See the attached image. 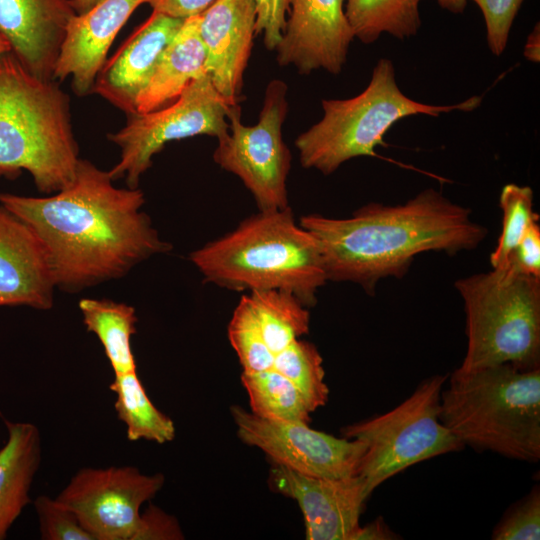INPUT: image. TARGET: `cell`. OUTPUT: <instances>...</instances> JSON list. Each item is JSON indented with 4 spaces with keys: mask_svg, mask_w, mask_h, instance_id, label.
<instances>
[{
    "mask_svg": "<svg viewBox=\"0 0 540 540\" xmlns=\"http://www.w3.org/2000/svg\"><path fill=\"white\" fill-rule=\"evenodd\" d=\"M113 182L108 171L80 158L73 181L51 196L0 193V204L41 240L56 288L64 292L122 278L172 249L142 211V190Z\"/></svg>",
    "mask_w": 540,
    "mask_h": 540,
    "instance_id": "cell-1",
    "label": "cell"
},
{
    "mask_svg": "<svg viewBox=\"0 0 540 540\" xmlns=\"http://www.w3.org/2000/svg\"><path fill=\"white\" fill-rule=\"evenodd\" d=\"M299 225L317 240L327 281L353 282L369 295L381 279L402 278L415 256L470 251L488 234L469 208L433 188L404 204H366L348 218L304 215Z\"/></svg>",
    "mask_w": 540,
    "mask_h": 540,
    "instance_id": "cell-2",
    "label": "cell"
},
{
    "mask_svg": "<svg viewBox=\"0 0 540 540\" xmlns=\"http://www.w3.org/2000/svg\"><path fill=\"white\" fill-rule=\"evenodd\" d=\"M189 259L205 282L234 291L285 290L308 308L327 282L319 244L290 207L259 211Z\"/></svg>",
    "mask_w": 540,
    "mask_h": 540,
    "instance_id": "cell-3",
    "label": "cell"
},
{
    "mask_svg": "<svg viewBox=\"0 0 540 540\" xmlns=\"http://www.w3.org/2000/svg\"><path fill=\"white\" fill-rule=\"evenodd\" d=\"M79 159L69 95L11 52L0 54V176L25 170L39 192L56 193L73 181Z\"/></svg>",
    "mask_w": 540,
    "mask_h": 540,
    "instance_id": "cell-4",
    "label": "cell"
},
{
    "mask_svg": "<svg viewBox=\"0 0 540 540\" xmlns=\"http://www.w3.org/2000/svg\"><path fill=\"white\" fill-rule=\"evenodd\" d=\"M440 419L464 445L510 459H540V368L511 364L455 369L442 389Z\"/></svg>",
    "mask_w": 540,
    "mask_h": 540,
    "instance_id": "cell-5",
    "label": "cell"
},
{
    "mask_svg": "<svg viewBox=\"0 0 540 540\" xmlns=\"http://www.w3.org/2000/svg\"><path fill=\"white\" fill-rule=\"evenodd\" d=\"M481 101V96L453 105L415 101L398 87L393 63L382 58L360 94L349 99L322 100V119L295 141L300 164L330 175L350 159L378 157L375 148L386 146L385 134L400 119L417 114L438 117L455 110L472 111Z\"/></svg>",
    "mask_w": 540,
    "mask_h": 540,
    "instance_id": "cell-6",
    "label": "cell"
},
{
    "mask_svg": "<svg viewBox=\"0 0 540 540\" xmlns=\"http://www.w3.org/2000/svg\"><path fill=\"white\" fill-rule=\"evenodd\" d=\"M464 305L463 371L511 364L540 368V278L492 270L455 282Z\"/></svg>",
    "mask_w": 540,
    "mask_h": 540,
    "instance_id": "cell-7",
    "label": "cell"
},
{
    "mask_svg": "<svg viewBox=\"0 0 540 540\" xmlns=\"http://www.w3.org/2000/svg\"><path fill=\"white\" fill-rule=\"evenodd\" d=\"M446 380L445 375L430 376L392 410L342 429L343 437L366 446L358 475L370 494L414 464L464 448L440 419Z\"/></svg>",
    "mask_w": 540,
    "mask_h": 540,
    "instance_id": "cell-8",
    "label": "cell"
},
{
    "mask_svg": "<svg viewBox=\"0 0 540 540\" xmlns=\"http://www.w3.org/2000/svg\"><path fill=\"white\" fill-rule=\"evenodd\" d=\"M287 84L279 79L266 87L259 120L254 126L241 122L239 104L228 112L229 131L218 139L213 160L233 173L252 194L259 211L289 207L287 177L291 153L282 138L288 112Z\"/></svg>",
    "mask_w": 540,
    "mask_h": 540,
    "instance_id": "cell-9",
    "label": "cell"
},
{
    "mask_svg": "<svg viewBox=\"0 0 540 540\" xmlns=\"http://www.w3.org/2000/svg\"><path fill=\"white\" fill-rule=\"evenodd\" d=\"M229 105L204 72L171 104L160 109L127 115L126 125L107 138L120 148V159L109 175L125 178L127 187L138 188L141 176L152 166L153 156L176 140L209 135L217 140L229 131Z\"/></svg>",
    "mask_w": 540,
    "mask_h": 540,
    "instance_id": "cell-10",
    "label": "cell"
},
{
    "mask_svg": "<svg viewBox=\"0 0 540 540\" xmlns=\"http://www.w3.org/2000/svg\"><path fill=\"white\" fill-rule=\"evenodd\" d=\"M161 473L133 466L82 468L55 498L71 509L94 540H135L140 507L163 487Z\"/></svg>",
    "mask_w": 540,
    "mask_h": 540,
    "instance_id": "cell-11",
    "label": "cell"
},
{
    "mask_svg": "<svg viewBox=\"0 0 540 540\" xmlns=\"http://www.w3.org/2000/svg\"><path fill=\"white\" fill-rule=\"evenodd\" d=\"M231 415L239 439L262 450L273 463L297 473L322 478L358 474L365 444L312 429L306 423L260 418L240 406Z\"/></svg>",
    "mask_w": 540,
    "mask_h": 540,
    "instance_id": "cell-12",
    "label": "cell"
},
{
    "mask_svg": "<svg viewBox=\"0 0 540 540\" xmlns=\"http://www.w3.org/2000/svg\"><path fill=\"white\" fill-rule=\"evenodd\" d=\"M270 486L294 499L304 518L307 540H352L371 495L360 475L312 477L271 462Z\"/></svg>",
    "mask_w": 540,
    "mask_h": 540,
    "instance_id": "cell-13",
    "label": "cell"
},
{
    "mask_svg": "<svg viewBox=\"0 0 540 540\" xmlns=\"http://www.w3.org/2000/svg\"><path fill=\"white\" fill-rule=\"evenodd\" d=\"M345 0H290L289 17L275 48L280 66L294 65L308 75L343 69L354 34L345 16Z\"/></svg>",
    "mask_w": 540,
    "mask_h": 540,
    "instance_id": "cell-14",
    "label": "cell"
},
{
    "mask_svg": "<svg viewBox=\"0 0 540 540\" xmlns=\"http://www.w3.org/2000/svg\"><path fill=\"white\" fill-rule=\"evenodd\" d=\"M198 28L206 52L205 72L229 105L239 104L256 35L255 0H216L199 14Z\"/></svg>",
    "mask_w": 540,
    "mask_h": 540,
    "instance_id": "cell-15",
    "label": "cell"
},
{
    "mask_svg": "<svg viewBox=\"0 0 540 540\" xmlns=\"http://www.w3.org/2000/svg\"><path fill=\"white\" fill-rule=\"evenodd\" d=\"M76 15L70 0H0V36L32 75H53L66 28Z\"/></svg>",
    "mask_w": 540,
    "mask_h": 540,
    "instance_id": "cell-16",
    "label": "cell"
},
{
    "mask_svg": "<svg viewBox=\"0 0 540 540\" xmlns=\"http://www.w3.org/2000/svg\"><path fill=\"white\" fill-rule=\"evenodd\" d=\"M55 288L41 240L28 224L0 204V307L49 310Z\"/></svg>",
    "mask_w": 540,
    "mask_h": 540,
    "instance_id": "cell-17",
    "label": "cell"
},
{
    "mask_svg": "<svg viewBox=\"0 0 540 540\" xmlns=\"http://www.w3.org/2000/svg\"><path fill=\"white\" fill-rule=\"evenodd\" d=\"M185 19L153 11L102 66L94 82L95 93L126 115L136 113L137 99L156 63Z\"/></svg>",
    "mask_w": 540,
    "mask_h": 540,
    "instance_id": "cell-18",
    "label": "cell"
},
{
    "mask_svg": "<svg viewBox=\"0 0 540 540\" xmlns=\"http://www.w3.org/2000/svg\"><path fill=\"white\" fill-rule=\"evenodd\" d=\"M141 4L144 0H101L87 12L76 14L66 28L53 79L71 76L75 94L92 93L115 37Z\"/></svg>",
    "mask_w": 540,
    "mask_h": 540,
    "instance_id": "cell-19",
    "label": "cell"
},
{
    "mask_svg": "<svg viewBox=\"0 0 540 540\" xmlns=\"http://www.w3.org/2000/svg\"><path fill=\"white\" fill-rule=\"evenodd\" d=\"M199 15L186 18L161 53L153 73L140 93L136 113H146L175 101L205 72L206 52L199 34Z\"/></svg>",
    "mask_w": 540,
    "mask_h": 540,
    "instance_id": "cell-20",
    "label": "cell"
},
{
    "mask_svg": "<svg viewBox=\"0 0 540 540\" xmlns=\"http://www.w3.org/2000/svg\"><path fill=\"white\" fill-rule=\"evenodd\" d=\"M8 439L0 449V540L31 503L30 488L41 461V437L36 425L8 422Z\"/></svg>",
    "mask_w": 540,
    "mask_h": 540,
    "instance_id": "cell-21",
    "label": "cell"
},
{
    "mask_svg": "<svg viewBox=\"0 0 540 540\" xmlns=\"http://www.w3.org/2000/svg\"><path fill=\"white\" fill-rule=\"evenodd\" d=\"M88 332L101 342L114 374L136 371L131 338L136 333L135 308L110 299L82 298L78 302Z\"/></svg>",
    "mask_w": 540,
    "mask_h": 540,
    "instance_id": "cell-22",
    "label": "cell"
},
{
    "mask_svg": "<svg viewBox=\"0 0 540 540\" xmlns=\"http://www.w3.org/2000/svg\"><path fill=\"white\" fill-rule=\"evenodd\" d=\"M109 389L116 395L114 409L130 441L164 444L175 438L174 422L153 405L136 371L115 374Z\"/></svg>",
    "mask_w": 540,
    "mask_h": 540,
    "instance_id": "cell-23",
    "label": "cell"
},
{
    "mask_svg": "<svg viewBox=\"0 0 540 540\" xmlns=\"http://www.w3.org/2000/svg\"><path fill=\"white\" fill-rule=\"evenodd\" d=\"M244 296L274 355L309 332L308 307L291 292L267 289Z\"/></svg>",
    "mask_w": 540,
    "mask_h": 540,
    "instance_id": "cell-24",
    "label": "cell"
},
{
    "mask_svg": "<svg viewBox=\"0 0 540 540\" xmlns=\"http://www.w3.org/2000/svg\"><path fill=\"white\" fill-rule=\"evenodd\" d=\"M420 0H347L345 16L354 38L364 44L375 42L382 33L398 39L417 34Z\"/></svg>",
    "mask_w": 540,
    "mask_h": 540,
    "instance_id": "cell-25",
    "label": "cell"
},
{
    "mask_svg": "<svg viewBox=\"0 0 540 540\" xmlns=\"http://www.w3.org/2000/svg\"><path fill=\"white\" fill-rule=\"evenodd\" d=\"M241 383L245 388L251 412L273 421L309 424L312 413L295 386L273 368L242 372Z\"/></svg>",
    "mask_w": 540,
    "mask_h": 540,
    "instance_id": "cell-26",
    "label": "cell"
},
{
    "mask_svg": "<svg viewBox=\"0 0 540 540\" xmlns=\"http://www.w3.org/2000/svg\"><path fill=\"white\" fill-rule=\"evenodd\" d=\"M272 368L295 386L311 412L327 403L329 388L324 381L323 359L314 344L292 341L275 354Z\"/></svg>",
    "mask_w": 540,
    "mask_h": 540,
    "instance_id": "cell-27",
    "label": "cell"
},
{
    "mask_svg": "<svg viewBox=\"0 0 540 540\" xmlns=\"http://www.w3.org/2000/svg\"><path fill=\"white\" fill-rule=\"evenodd\" d=\"M533 191L529 186L506 184L500 193L502 228L490 264L494 270H505L510 257L528 226L539 218L533 210Z\"/></svg>",
    "mask_w": 540,
    "mask_h": 540,
    "instance_id": "cell-28",
    "label": "cell"
},
{
    "mask_svg": "<svg viewBox=\"0 0 540 540\" xmlns=\"http://www.w3.org/2000/svg\"><path fill=\"white\" fill-rule=\"evenodd\" d=\"M227 334L244 372L273 367L275 355L266 344L245 296L241 297L233 311Z\"/></svg>",
    "mask_w": 540,
    "mask_h": 540,
    "instance_id": "cell-29",
    "label": "cell"
},
{
    "mask_svg": "<svg viewBox=\"0 0 540 540\" xmlns=\"http://www.w3.org/2000/svg\"><path fill=\"white\" fill-rule=\"evenodd\" d=\"M39 520L40 536L43 540H94L82 526L76 514L47 495L34 500Z\"/></svg>",
    "mask_w": 540,
    "mask_h": 540,
    "instance_id": "cell-30",
    "label": "cell"
},
{
    "mask_svg": "<svg viewBox=\"0 0 540 540\" xmlns=\"http://www.w3.org/2000/svg\"><path fill=\"white\" fill-rule=\"evenodd\" d=\"M494 540L540 539V491L531 492L506 512L492 533Z\"/></svg>",
    "mask_w": 540,
    "mask_h": 540,
    "instance_id": "cell-31",
    "label": "cell"
},
{
    "mask_svg": "<svg viewBox=\"0 0 540 540\" xmlns=\"http://www.w3.org/2000/svg\"><path fill=\"white\" fill-rule=\"evenodd\" d=\"M480 8L491 52L499 56L507 45L514 19L524 0H472Z\"/></svg>",
    "mask_w": 540,
    "mask_h": 540,
    "instance_id": "cell-32",
    "label": "cell"
},
{
    "mask_svg": "<svg viewBox=\"0 0 540 540\" xmlns=\"http://www.w3.org/2000/svg\"><path fill=\"white\" fill-rule=\"evenodd\" d=\"M289 3L290 0H255V34H263L264 45L268 50H275L281 41Z\"/></svg>",
    "mask_w": 540,
    "mask_h": 540,
    "instance_id": "cell-33",
    "label": "cell"
},
{
    "mask_svg": "<svg viewBox=\"0 0 540 540\" xmlns=\"http://www.w3.org/2000/svg\"><path fill=\"white\" fill-rule=\"evenodd\" d=\"M540 278L539 218L531 222L514 249L505 270Z\"/></svg>",
    "mask_w": 540,
    "mask_h": 540,
    "instance_id": "cell-34",
    "label": "cell"
},
{
    "mask_svg": "<svg viewBox=\"0 0 540 540\" xmlns=\"http://www.w3.org/2000/svg\"><path fill=\"white\" fill-rule=\"evenodd\" d=\"M135 540H181L184 534L176 518L159 507L149 504L141 513Z\"/></svg>",
    "mask_w": 540,
    "mask_h": 540,
    "instance_id": "cell-35",
    "label": "cell"
},
{
    "mask_svg": "<svg viewBox=\"0 0 540 540\" xmlns=\"http://www.w3.org/2000/svg\"><path fill=\"white\" fill-rule=\"evenodd\" d=\"M216 0H144L153 11L165 15L186 19L197 16L210 7Z\"/></svg>",
    "mask_w": 540,
    "mask_h": 540,
    "instance_id": "cell-36",
    "label": "cell"
},
{
    "mask_svg": "<svg viewBox=\"0 0 540 540\" xmlns=\"http://www.w3.org/2000/svg\"><path fill=\"white\" fill-rule=\"evenodd\" d=\"M395 536L384 520L375 519L364 527L359 526L352 540H391L397 538Z\"/></svg>",
    "mask_w": 540,
    "mask_h": 540,
    "instance_id": "cell-37",
    "label": "cell"
},
{
    "mask_svg": "<svg viewBox=\"0 0 540 540\" xmlns=\"http://www.w3.org/2000/svg\"><path fill=\"white\" fill-rule=\"evenodd\" d=\"M524 56L532 62L540 60V28L539 22L535 25L532 32L527 37V42L524 48Z\"/></svg>",
    "mask_w": 540,
    "mask_h": 540,
    "instance_id": "cell-38",
    "label": "cell"
},
{
    "mask_svg": "<svg viewBox=\"0 0 540 540\" xmlns=\"http://www.w3.org/2000/svg\"><path fill=\"white\" fill-rule=\"evenodd\" d=\"M468 0H437L438 4L445 10L458 14L466 8Z\"/></svg>",
    "mask_w": 540,
    "mask_h": 540,
    "instance_id": "cell-39",
    "label": "cell"
},
{
    "mask_svg": "<svg viewBox=\"0 0 540 540\" xmlns=\"http://www.w3.org/2000/svg\"><path fill=\"white\" fill-rule=\"evenodd\" d=\"M101 0H70L76 14H82L90 10Z\"/></svg>",
    "mask_w": 540,
    "mask_h": 540,
    "instance_id": "cell-40",
    "label": "cell"
},
{
    "mask_svg": "<svg viewBox=\"0 0 540 540\" xmlns=\"http://www.w3.org/2000/svg\"><path fill=\"white\" fill-rule=\"evenodd\" d=\"M10 52V47L8 42L0 36V54Z\"/></svg>",
    "mask_w": 540,
    "mask_h": 540,
    "instance_id": "cell-41",
    "label": "cell"
}]
</instances>
